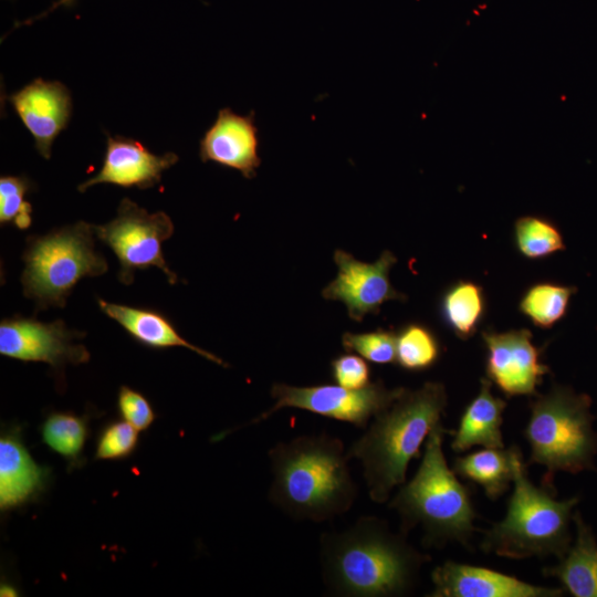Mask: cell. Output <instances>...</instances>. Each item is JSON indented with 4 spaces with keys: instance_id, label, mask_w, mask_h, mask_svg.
I'll use <instances>...</instances> for the list:
<instances>
[{
    "instance_id": "cell-1",
    "label": "cell",
    "mask_w": 597,
    "mask_h": 597,
    "mask_svg": "<svg viewBox=\"0 0 597 597\" xmlns=\"http://www.w3.org/2000/svg\"><path fill=\"white\" fill-rule=\"evenodd\" d=\"M323 583L343 597H399L413 591L421 568L430 562L407 541V533L364 515L342 532L320 537Z\"/></svg>"
},
{
    "instance_id": "cell-2",
    "label": "cell",
    "mask_w": 597,
    "mask_h": 597,
    "mask_svg": "<svg viewBox=\"0 0 597 597\" xmlns=\"http://www.w3.org/2000/svg\"><path fill=\"white\" fill-rule=\"evenodd\" d=\"M268 457L269 500L291 519L321 523L345 514L355 503L358 486L338 437L301 434L277 442Z\"/></svg>"
},
{
    "instance_id": "cell-3",
    "label": "cell",
    "mask_w": 597,
    "mask_h": 597,
    "mask_svg": "<svg viewBox=\"0 0 597 597\" xmlns=\"http://www.w3.org/2000/svg\"><path fill=\"white\" fill-rule=\"evenodd\" d=\"M447 405L442 383L426 381L417 389L404 388L347 449L348 458L358 460L363 467L373 502L386 503L394 489L406 482L410 461L421 455V447L441 422Z\"/></svg>"
},
{
    "instance_id": "cell-4",
    "label": "cell",
    "mask_w": 597,
    "mask_h": 597,
    "mask_svg": "<svg viewBox=\"0 0 597 597\" xmlns=\"http://www.w3.org/2000/svg\"><path fill=\"white\" fill-rule=\"evenodd\" d=\"M448 432L442 422L433 428L416 474L399 486L388 507L398 513L402 532L421 526L425 547L442 548L454 542L471 549L478 514L469 488L448 465L442 448Z\"/></svg>"
},
{
    "instance_id": "cell-5",
    "label": "cell",
    "mask_w": 597,
    "mask_h": 597,
    "mask_svg": "<svg viewBox=\"0 0 597 597\" xmlns=\"http://www.w3.org/2000/svg\"><path fill=\"white\" fill-rule=\"evenodd\" d=\"M512 483L505 516L484 532L480 548L512 559L562 558L573 542L570 524L579 496L558 501L555 491H549L553 486L535 485L523 454L516 460Z\"/></svg>"
},
{
    "instance_id": "cell-6",
    "label": "cell",
    "mask_w": 597,
    "mask_h": 597,
    "mask_svg": "<svg viewBox=\"0 0 597 597\" xmlns=\"http://www.w3.org/2000/svg\"><path fill=\"white\" fill-rule=\"evenodd\" d=\"M593 400L572 387L554 385L530 402L524 437L530 446L528 464L546 469L543 484L553 486L556 472L577 474L596 470L597 431Z\"/></svg>"
},
{
    "instance_id": "cell-7",
    "label": "cell",
    "mask_w": 597,
    "mask_h": 597,
    "mask_svg": "<svg viewBox=\"0 0 597 597\" xmlns=\"http://www.w3.org/2000/svg\"><path fill=\"white\" fill-rule=\"evenodd\" d=\"M94 235L93 224L78 221L27 240L21 284L23 295L35 302L38 311L64 307L81 279L107 271L105 258L95 251Z\"/></svg>"
},
{
    "instance_id": "cell-8",
    "label": "cell",
    "mask_w": 597,
    "mask_h": 597,
    "mask_svg": "<svg viewBox=\"0 0 597 597\" xmlns=\"http://www.w3.org/2000/svg\"><path fill=\"white\" fill-rule=\"evenodd\" d=\"M95 235L108 245L119 262L118 280L134 281L137 270L156 266L170 284L178 280L167 265L161 244L174 233V223L164 211L149 213L129 198H123L116 217L102 226H93Z\"/></svg>"
},
{
    "instance_id": "cell-9",
    "label": "cell",
    "mask_w": 597,
    "mask_h": 597,
    "mask_svg": "<svg viewBox=\"0 0 597 597\" xmlns=\"http://www.w3.org/2000/svg\"><path fill=\"white\" fill-rule=\"evenodd\" d=\"M404 388H388L381 380L362 389H348L337 384L292 386L275 383L271 387L273 406L249 425H256L283 408H295L366 429L371 419L389 407Z\"/></svg>"
},
{
    "instance_id": "cell-10",
    "label": "cell",
    "mask_w": 597,
    "mask_h": 597,
    "mask_svg": "<svg viewBox=\"0 0 597 597\" xmlns=\"http://www.w3.org/2000/svg\"><path fill=\"white\" fill-rule=\"evenodd\" d=\"M83 333L71 331L65 323H52L13 316L0 323V354L22 362H42L56 374L66 365H80L90 360L85 345L75 343Z\"/></svg>"
},
{
    "instance_id": "cell-11",
    "label": "cell",
    "mask_w": 597,
    "mask_h": 597,
    "mask_svg": "<svg viewBox=\"0 0 597 597\" xmlns=\"http://www.w3.org/2000/svg\"><path fill=\"white\" fill-rule=\"evenodd\" d=\"M334 261L337 275L323 289L322 295L325 300L344 303L352 320L362 322L367 314H378L384 303L406 300L389 280V271L397 262L392 252L386 250L377 261L367 263L336 250Z\"/></svg>"
},
{
    "instance_id": "cell-12",
    "label": "cell",
    "mask_w": 597,
    "mask_h": 597,
    "mask_svg": "<svg viewBox=\"0 0 597 597\" xmlns=\"http://www.w3.org/2000/svg\"><path fill=\"white\" fill-rule=\"evenodd\" d=\"M486 348L485 374L506 397L537 395V387L549 373L540 349L526 328L507 332L483 331Z\"/></svg>"
},
{
    "instance_id": "cell-13",
    "label": "cell",
    "mask_w": 597,
    "mask_h": 597,
    "mask_svg": "<svg viewBox=\"0 0 597 597\" xmlns=\"http://www.w3.org/2000/svg\"><path fill=\"white\" fill-rule=\"evenodd\" d=\"M8 101L34 138L38 153L50 159L53 142L71 119L73 103L69 88L59 81L38 77L9 95Z\"/></svg>"
},
{
    "instance_id": "cell-14",
    "label": "cell",
    "mask_w": 597,
    "mask_h": 597,
    "mask_svg": "<svg viewBox=\"0 0 597 597\" xmlns=\"http://www.w3.org/2000/svg\"><path fill=\"white\" fill-rule=\"evenodd\" d=\"M430 597H561L559 587L537 586L486 567L447 561L431 573Z\"/></svg>"
},
{
    "instance_id": "cell-15",
    "label": "cell",
    "mask_w": 597,
    "mask_h": 597,
    "mask_svg": "<svg viewBox=\"0 0 597 597\" xmlns=\"http://www.w3.org/2000/svg\"><path fill=\"white\" fill-rule=\"evenodd\" d=\"M178 160V155L172 151L156 155L134 138L107 136L106 151L100 171L83 181L77 190L85 192L98 184L149 189L159 185L163 172Z\"/></svg>"
},
{
    "instance_id": "cell-16",
    "label": "cell",
    "mask_w": 597,
    "mask_h": 597,
    "mask_svg": "<svg viewBox=\"0 0 597 597\" xmlns=\"http://www.w3.org/2000/svg\"><path fill=\"white\" fill-rule=\"evenodd\" d=\"M254 112L239 115L231 108L219 109L213 124L199 142L201 161L235 169L247 179L256 175L261 164Z\"/></svg>"
},
{
    "instance_id": "cell-17",
    "label": "cell",
    "mask_w": 597,
    "mask_h": 597,
    "mask_svg": "<svg viewBox=\"0 0 597 597\" xmlns=\"http://www.w3.org/2000/svg\"><path fill=\"white\" fill-rule=\"evenodd\" d=\"M49 470L38 464L24 443L20 432L10 429L0 438V509H18L46 486Z\"/></svg>"
},
{
    "instance_id": "cell-18",
    "label": "cell",
    "mask_w": 597,
    "mask_h": 597,
    "mask_svg": "<svg viewBox=\"0 0 597 597\" xmlns=\"http://www.w3.org/2000/svg\"><path fill=\"white\" fill-rule=\"evenodd\" d=\"M491 387L486 377L481 379L479 392L464 408L458 429L452 431V451L461 453L473 447L504 448L502 425L506 401L494 396Z\"/></svg>"
},
{
    "instance_id": "cell-19",
    "label": "cell",
    "mask_w": 597,
    "mask_h": 597,
    "mask_svg": "<svg viewBox=\"0 0 597 597\" xmlns=\"http://www.w3.org/2000/svg\"><path fill=\"white\" fill-rule=\"evenodd\" d=\"M573 523L575 540L557 564L543 569V575L556 578L574 597H597V538L577 510Z\"/></svg>"
},
{
    "instance_id": "cell-20",
    "label": "cell",
    "mask_w": 597,
    "mask_h": 597,
    "mask_svg": "<svg viewBox=\"0 0 597 597\" xmlns=\"http://www.w3.org/2000/svg\"><path fill=\"white\" fill-rule=\"evenodd\" d=\"M104 314L116 321L138 343L153 348L186 347L222 367H228L214 354L192 345L175 328L163 314L150 308L133 307L98 300Z\"/></svg>"
},
{
    "instance_id": "cell-21",
    "label": "cell",
    "mask_w": 597,
    "mask_h": 597,
    "mask_svg": "<svg viewBox=\"0 0 597 597\" xmlns=\"http://www.w3.org/2000/svg\"><path fill=\"white\" fill-rule=\"evenodd\" d=\"M521 454L516 446L509 449L483 448L455 458L452 469L458 476L480 485L485 495L494 501L509 490Z\"/></svg>"
},
{
    "instance_id": "cell-22",
    "label": "cell",
    "mask_w": 597,
    "mask_h": 597,
    "mask_svg": "<svg viewBox=\"0 0 597 597\" xmlns=\"http://www.w3.org/2000/svg\"><path fill=\"white\" fill-rule=\"evenodd\" d=\"M484 312L483 289L471 281L454 283L441 301L443 321L453 334L463 341L475 334Z\"/></svg>"
},
{
    "instance_id": "cell-23",
    "label": "cell",
    "mask_w": 597,
    "mask_h": 597,
    "mask_svg": "<svg viewBox=\"0 0 597 597\" xmlns=\"http://www.w3.org/2000/svg\"><path fill=\"white\" fill-rule=\"evenodd\" d=\"M87 436V419L71 412L50 413L41 425L43 442L64 458L69 467L82 463Z\"/></svg>"
},
{
    "instance_id": "cell-24",
    "label": "cell",
    "mask_w": 597,
    "mask_h": 597,
    "mask_svg": "<svg viewBox=\"0 0 597 597\" xmlns=\"http://www.w3.org/2000/svg\"><path fill=\"white\" fill-rule=\"evenodd\" d=\"M575 286L541 282L530 286L520 301V311L535 326L549 328L567 313Z\"/></svg>"
},
{
    "instance_id": "cell-25",
    "label": "cell",
    "mask_w": 597,
    "mask_h": 597,
    "mask_svg": "<svg viewBox=\"0 0 597 597\" xmlns=\"http://www.w3.org/2000/svg\"><path fill=\"white\" fill-rule=\"evenodd\" d=\"M397 335L396 364L408 371L431 368L440 357V345L434 334L420 324H408Z\"/></svg>"
},
{
    "instance_id": "cell-26",
    "label": "cell",
    "mask_w": 597,
    "mask_h": 597,
    "mask_svg": "<svg viewBox=\"0 0 597 597\" xmlns=\"http://www.w3.org/2000/svg\"><path fill=\"white\" fill-rule=\"evenodd\" d=\"M514 240L519 252L532 260L543 259L565 249L558 228L538 216L519 218L514 224Z\"/></svg>"
},
{
    "instance_id": "cell-27",
    "label": "cell",
    "mask_w": 597,
    "mask_h": 597,
    "mask_svg": "<svg viewBox=\"0 0 597 597\" xmlns=\"http://www.w3.org/2000/svg\"><path fill=\"white\" fill-rule=\"evenodd\" d=\"M32 182L27 176H1L0 222L13 223L18 229H28L32 223V206L24 197Z\"/></svg>"
},
{
    "instance_id": "cell-28",
    "label": "cell",
    "mask_w": 597,
    "mask_h": 597,
    "mask_svg": "<svg viewBox=\"0 0 597 597\" xmlns=\"http://www.w3.org/2000/svg\"><path fill=\"white\" fill-rule=\"evenodd\" d=\"M342 345L346 352H354L374 364L396 363L397 335L390 331L379 328L366 333L346 332L342 336Z\"/></svg>"
},
{
    "instance_id": "cell-29",
    "label": "cell",
    "mask_w": 597,
    "mask_h": 597,
    "mask_svg": "<svg viewBox=\"0 0 597 597\" xmlns=\"http://www.w3.org/2000/svg\"><path fill=\"white\" fill-rule=\"evenodd\" d=\"M138 431L124 419L107 423L97 437L95 459L122 460L129 457L138 444Z\"/></svg>"
},
{
    "instance_id": "cell-30",
    "label": "cell",
    "mask_w": 597,
    "mask_h": 597,
    "mask_svg": "<svg viewBox=\"0 0 597 597\" xmlns=\"http://www.w3.org/2000/svg\"><path fill=\"white\" fill-rule=\"evenodd\" d=\"M331 371L335 383L348 389H362L371 383L369 365L352 353L335 357L331 362Z\"/></svg>"
},
{
    "instance_id": "cell-31",
    "label": "cell",
    "mask_w": 597,
    "mask_h": 597,
    "mask_svg": "<svg viewBox=\"0 0 597 597\" xmlns=\"http://www.w3.org/2000/svg\"><path fill=\"white\" fill-rule=\"evenodd\" d=\"M117 409L122 418L139 431L148 429L156 418L149 401L127 386L119 388Z\"/></svg>"
},
{
    "instance_id": "cell-32",
    "label": "cell",
    "mask_w": 597,
    "mask_h": 597,
    "mask_svg": "<svg viewBox=\"0 0 597 597\" xmlns=\"http://www.w3.org/2000/svg\"><path fill=\"white\" fill-rule=\"evenodd\" d=\"M74 3H76V0H56L55 2L52 3V6L36 14V15H33L24 21H20V22H15L14 25H13V29H17V28H20V27H23V25H30V24H33L34 22L48 17L50 13H52L54 10H56L57 8H61V7H65V8H69V7H72L74 6Z\"/></svg>"
},
{
    "instance_id": "cell-33",
    "label": "cell",
    "mask_w": 597,
    "mask_h": 597,
    "mask_svg": "<svg viewBox=\"0 0 597 597\" xmlns=\"http://www.w3.org/2000/svg\"><path fill=\"white\" fill-rule=\"evenodd\" d=\"M0 595L3 597H12V596H17V590L15 588L10 585V584H1V587H0Z\"/></svg>"
},
{
    "instance_id": "cell-34",
    "label": "cell",
    "mask_w": 597,
    "mask_h": 597,
    "mask_svg": "<svg viewBox=\"0 0 597 597\" xmlns=\"http://www.w3.org/2000/svg\"><path fill=\"white\" fill-rule=\"evenodd\" d=\"M11 1H14V0H11Z\"/></svg>"
}]
</instances>
